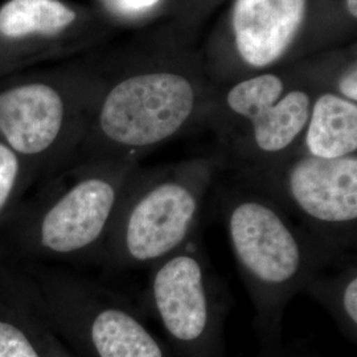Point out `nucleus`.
I'll use <instances>...</instances> for the list:
<instances>
[{"label": "nucleus", "instance_id": "f257e3e1", "mask_svg": "<svg viewBox=\"0 0 357 357\" xmlns=\"http://www.w3.org/2000/svg\"><path fill=\"white\" fill-rule=\"evenodd\" d=\"M216 192L231 252L255 306L257 330L273 342L294 296L321 271L354 255L332 252L258 192L234 181Z\"/></svg>", "mask_w": 357, "mask_h": 357}, {"label": "nucleus", "instance_id": "f03ea898", "mask_svg": "<svg viewBox=\"0 0 357 357\" xmlns=\"http://www.w3.org/2000/svg\"><path fill=\"white\" fill-rule=\"evenodd\" d=\"M222 163L193 159L132 174L106 241L114 268H150L199 230Z\"/></svg>", "mask_w": 357, "mask_h": 357}, {"label": "nucleus", "instance_id": "7ed1b4c3", "mask_svg": "<svg viewBox=\"0 0 357 357\" xmlns=\"http://www.w3.org/2000/svg\"><path fill=\"white\" fill-rule=\"evenodd\" d=\"M233 172L231 181L266 196L332 252L352 255L357 243V153L321 159L291 153Z\"/></svg>", "mask_w": 357, "mask_h": 357}, {"label": "nucleus", "instance_id": "20e7f679", "mask_svg": "<svg viewBox=\"0 0 357 357\" xmlns=\"http://www.w3.org/2000/svg\"><path fill=\"white\" fill-rule=\"evenodd\" d=\"M209 103L188 76L167 69L143 72L107 91L96 134L109 159H138L205 118Z\"/></svg>", "mask_w": 357, "mask_h": 357}, {"label": "nucleus", "instance_id": "39448f33", "mask_svg": "<svg viewBox=\"0 0 357 357\" xmlns=\"http://www.w3.org/2000/svg\"><path fill=\"white\" fill-rule=\"evenodd\" d=\"M314 94L289 85L275 73L234 82L211 118L231 158V168L261 166L294 153L306 128Z\"/></svg>", "mask_w": 357, "mask_h": 357}, {"label": "nucleus", "instance_id": "423d86ee", "mask_svg": "<svg viewBox=\"0 0 357 357\" xmlns=\"http://www.w3.org/2000/svg\"><path fill=\"white\" fill-rule=\"evenodd\" d=\"M149 271L146 303L178 356L216 357L228 298L200 230Z\"/></svg>", "mask_w": 357, "mask_h": 357}, {"label": "nucleus", "instance_id": "0eeeda50", "mask_svg": "<svg viewBox=\"0 0 357 357\" xmlns=\"http://www.w3.org/2000/svg\"><path fill=\"white\" fill-rule=\"evenodd\" d=\"M138 159H106L77 174L38 221L40 248L52 255L88 253L106 243Z\"/></svg>", "mask_w": 357, "mask_h": 357}, {"label": "nucleus", "instance_id": "6e6552de", "mask_svg": "<svg viewBox=\"0 0 357 357\" xmlns=\"http://www.w3.org/2000/svg\"><path fill=\"white\" fill-rule=\"evenodd\" d=\"M65 328L91 357H171L132 307L88 284L65 283L59 293Z\"/></svg>", "mask_w": 357, "mask_h": 357}, {"label": "nucleus", "instance_id": "1a4fd4ad", "mask_svg": "<svg viewBox=\"0 0 357 357\" xmlns=\"http://www.w3.org/2000/svg\"><path fill=\"white\" fill-rule=\"evenodd\" d=\"M308 0H234L230 33L237 56L250 69L281 61L306 23Z\"/></svg>", "mask_w": 357, "mask_h": 357}, {"label": "nucleus", "instance_id": "9d476101", "mask_svg": "<svg viewBox=\"0 0 357 357\" xmlns=\"http://www.w3.org/2000/svg\"><path fill=\"white\" fill-rule=\"evenodd\" d=\"M68 105L47 84H26L0 93V134L17 155L38 156L64 137Z\"/></svg>", "mask_w": 357, "mask_h": 357}, {"label": "nucleus", "instance_id": "9b49d317", "mask_svg": "<svg viewBox=\"0 0 357 357\" xmlns=\"http://www.w3.org/2000/svg\"><path fill=\"white\" fill-rule=\"evenodd\" d=\"M294 153L321 159L357 153V103L331 90L314 96L306 128Z\"/></svg>", "mask_w": 357, "mask_h": 357}, {"label": "nucleus", "instance_id": "f8f14e48", "mask_svg": "<svg viewBox=\"0 0 357 357\" xmlns=\"http://www.w3.org/2000/svg\"><path fill=\"white\" fill-rule=\"evenodd\" d=\"M303 293L324 307L339 330L354 344L357 340V264L355 255L343 264L321 271Z\"/></svg>", "mask_w": 357, "mask_h": 357}, {"label": "nucleus", "instance_id": "ddd939ff", "mask_svg": "<svg viewBox=\"0 0 357 357\" xmlns=\"http://www.w3.org/2000/svg\"><path fill=\"white\" fill-rule=\"evenodd\" d=\"M77 20L61 0H8L0 7V35L7 38L54 36Z\"/></svg>", "mask_w": 357, "mask_h": 357}, {"label": "nucleus", "instance_id": "4468645a", "mask_svg": "<svg viewBox=\"0 0 357 357\" xmlns=\"http://www.w3.org/2000/svg\"><path fill=\"white\" fill-rule=\"evenodd\" d=\"M0 357H41L26 332L11 321L0 320Z\"/></svg>", "mask_w": 357, "mask_h": 357}, {"label": "nucleus", "instance_id": "2eb2a0df", "mask_svg": "<svg viewBox=\"0 0 357 357\" xmlns=\"http://www.w3.org/2000/svg\"><path fill=\"white\" fill-rule=\"evenodd\" d=\"M20 174L19 155L0 142V212L8 204Z\"/></svg>", "mask_w": 357, "mask_h": 357}, {"label": "nucleus", "instance_id": "dca6fc26", "mask_svg": "<svg viewBox=\"0 0 357 357\" xmlns=\"http://www.w3.org/2000/svg\"><path fill=\"white\" fill-rule=\"evenodd\" d=\"M115 13L128 17H141L156 10L163 0H107Z\"/></svg>", "mask_w": 357, "mask_h": 357}, {"label": "nucleus", "instance_id": "f3484780", "mask_svg": "<svg viewBox=\"0 0 357 357\" xmlns=\"http://www.w3.org/2000/svg\"><path fill=\"white\" fill-rule=\"evenodd\" d=\"M342 98L357 103V69L356 64L349 65L340 76L336 78L335 88L331 90Z\"/></svg>", "mask_w": 357, "mask_h": 357}, {"label": "nucleus", "instance_id": "a211bd4d", "mask_svg": "<svg viewBox=\"0 0 357 357\" xmlns=\"http://www.w3.org/2000/svg\"><path fill=\"white\" fill-rule=\"evenodd\" d=\"M345 13L349 16L351 20H356L357 0H344Z\"/></svg>", "mask_w": 357, "mask_h": 357}, {"label": "nucleus", "instance_id": "6ab92c4d", "mask_svg": "<svg viewBox=\"0 0 357 357\" xmlns=\"http://www.w3.org/2000/svg\"><path fill=\"white\" fill-rule=\"evenodd\" d=\"M57 357H66V356H65L64 354H61V352H60V354H59V355H57Z\"/></svg>", "mask_w": 357, "mask_h": 357}]
</instances>
